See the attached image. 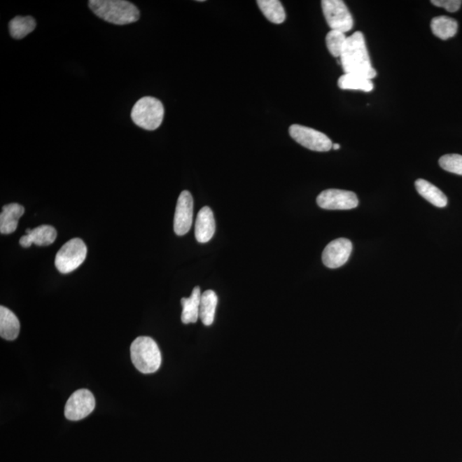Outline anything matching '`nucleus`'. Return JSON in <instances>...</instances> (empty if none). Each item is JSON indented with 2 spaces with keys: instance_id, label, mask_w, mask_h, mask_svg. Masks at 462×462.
Instances as JSON below:
<instances>
[{
  "instance_id": "4468645a",
  "label": "nucleus",
  "mask_w": 462,
  "mask_h": 462,
  "mask_svg": "<svg viewBox=\"0 0 462 462\" xmlns=\"http://www.w3.org/2000/svg\"><path fill=\"white\" fill-rule=\"evenodd\" d=\"M25 209L20 204L10 203L4 206L0 214V232L4 234L13 233L18 226L19 219Z\"/></svg>"
},
{
  "instance_id": "a878e982",
  "label": "nucleus",
  "mask_w": 462,
  "mask_h": 462,
  "mask_svg": "<svg viewBox=\"0 0 462 462\" xmlns=\"http://www.w3.org/2000/svg\"><path fill=\"white\" fill-rule=\"evenodd\" d=\"M332 148H333L334 150H338V149H340V145H339V144H333V146H332Z\"/></svg>"
},
{
  "instance_id": "412c9836",
  "label": "nucleus",
  "mask_w": 462,
  "mask_h": 462,
  "mask_svg": "<svg viewBox=\"0 0 462 462\" xmlns=\"http://www.w3.org/2000/svg\"><path fill=\"white\" fill-rule=\"evenodd\" d=\"M338 87L344 90L371 92L374 88L371 80L356 74H344L338 79Z\"/></svg>"
},
{
  "instance_id": "f03ea898",
  "label": "nucleus",
  "mask_w": 462,
  "mask_h": 462,
  "mask_svg": "<svg viewBox=\"0 0 462 462\" xmlns=\"http://www.w3.org/2000/svg\"><path fill=\"white\" fill-rule=\"evenodd\" d=\"M88 6L97 17L115 25L130 24L140 18L138 8L125 0H90Z\"/></svg>"
},
{
  "instance_id": "dca6fc26",
  "label": "nucleus",
  "mask_w": 462,
  "mask_h": 462,
  "mask_svg": "<svg viewBox=\"0 0 462 462\" xmlns=\"http://www.w3.org/2000/svg\"><path fill=\"white\" fill-rule=\"evenodd\" d=\"M202 295L200 288L196 286L192 290L190 298H182L181 300V303H182L183 306V313L181 319H182V322L185 325L196 323L200 318V304Z\"/></svg>"
},
{
  "instance_id": "ddd939ff",
  "label": "nucleus",
  "mask_w": 462,
  "mask_h": 462,
  "mask_svg": "<svg viewBox=\"0 0 462 462\" xmlns=\"http://www.w3.org/2000/svg\"><path fill=\"white\" fill-rule=\"evenodd\" d=\"M216 223L213 211L210 207L204 206L200 210L195 222V234L200 244H206L214 237Z\"/></svg>"
},
{
  "instance_id": "f257e3e1",
  "label": "nucleus",
  "mask_w": 462,
  "mask_h": 462,
  "mask_svg": "<svg viewBox=\"0 0 462 462\" xmlns=\"http://www.w3.org/2000/svg\"><path fill=\"white\" fill-rule=\"evenodd\" d=\"M340 63L345 74H356L370 80L377 76L376 69L372 66L370 60L364 34L360 31L346 38Z\"/></svg>"
},
{
  "instance_id": "f8f14e48",
  "label": "nucleus",
  "mask_w": 462,
  "mask_h": 462,
  "mask_svg": "<svg viewBox=\"0 0 462 462\" xmlns=\"http://www.w3.org/2000/svg\"><path fill=\"white\" fill-rule=\"evenodd\" d=\"M57 236V230L51 225H41L33 230L27 229L25 236L19 240L22 248H29L32 244L37 246H49L55 241Z\"/></svg>"
},
{
  "instance_id": "b1692460",
  "label": "nucleus",
  "mask_w": 462,
  "mask_h": 462,
  "mask_svg": "<svg viewBox=\"0 0 462 462\" xmlns=\"http://www.w3.org/2000/svg\"><path fill=\"white\" fill-rule=\"evenodd\" d=\"M439 165L446 172L462 176V155L446 154L439 160Z\"/></svg>"
},
{
  "instance_id": "1a4fd4ad",
  "label": "nucleus",
  "mask_w": 462,
  "mask_h": 462,
  "mask_svg": "<svg viewBox=\"0 0 462 462\" xmlns=\"http://www.w3.org/2000/svg\"><path fill=\"white\" fill-rule=\"evenodd\" d=\"M317 204L326 210H350L359 205V200L354 192L330 188L318 195Z\"/></svg>"
},
{
  "instance_id": "2eb2a0df",
  "label": "nucleus",
  "mask_w": 462,
  "mask_h": 462,
  "mask_svg": "<svg viewBox=\"0 0 462 462\" xmlns=\"http://www.w3.org/2000/svg\"><path fill=\"white\" fill-rule=\"evenodd\" d=\"M20 332V322L13 312L0 307V336L7 341H14Z\"/></svg>"
},
{
  "instance_id": "0eeeda50",
  "label": "nucleus",
  "mask_w": 462,
  "mask_h": 462,
  "mask_svg": "<svg viewBox=\"0 0 462 462\" xmlns=\"http://www.w3.org/2000/svg\"><path fill=\"white\" fill-rule=\"evenodd\" d=\"M288 132L298 144L312 151L328 152L332 148V141L326 134L309 127L293 125Z\"/></svg>"
},
{
  "instance_id": "6e6552de",
  "label": "nucleus",
  "mask_w": 462,
  "mask_h": 462,
  "mask_svg": "<svg viewBox=\"0 0 462 462\" xmlns=\"http://www.w3.org/2000/svg\"><path fill=\"white\" fill-rule=\"evenodd\" d=\"M95 407V399L92 392L80 388L69 396L64 407V415L69 421H77L88 417Z\"/></svg>"
},
{
  "instance_id": "6ab92c4d",
  "label": "nucleus",
  "mask_w": 462,
  "mask_h": 462,
  "mask_svg": "<svg viewBox=\"0 0 462 462\" xmlns=\"http://www.w3.org/2000/svg\"><path fill=\"white\" fill-rule=\"evenodd\" d=\"M217 305L218 296L214 290H206L203 293L200 298V318L204 326L213 325Z\"/></svg>"
},
{
  "instance_id": "7ed1b4c3",
  "label": "nucleus",
  "mask_w": 462,
  "mask_h": 462,
  "mask_svg": "<svg viewBox=\"0 0 462 462\" xmlns=\"http://www.w3.org/2000/svg\"><path fill=\"white\" fill-rule=\"evenodd\" d=\"M130 354L133 365L144 374H151L160 368V349L151 337H137L130 346Z\"/></svg>"
},
{
  "instance_id": "f3484780",
  "label": "nucleus",
  "mask_w": 462,
  "mask_h": 462,
  "mask_svg": "<svg viewBox=\"0 0 462 462\" xmlns=\"http://www.w3.org/2000/svg\"><path fill=\"white\" fill-rule=\"evenodd\" d=\"M416 190L419 195L425 198L427 202L433 204L437 207H445L448 204V199L446 195L438 188L434 186L428 181L418 179L415 182Z\"/></svg>"
},
{
  "instance_id": "9d476101",
  "label": "nucleus",
  "mask_w": 462,
  "mask_h": 462,
  "mask_svg": "<svg viewBox=\"0 0 462 462\" xmlns=\"http://www.w3.org/2000/svg\"><path fill=\"white\" fill-rule=\"evenodd\" d=\"M352 249V242L349 239L338 238L330 242L322 254L323 265L330 269L342 267L349 260Z\"/></svg>"
},
{
  "instance_id": "9b49d317",
  "label": "nucleus",
  "mask_w": 462,
  "mask_h": 462,
  "mask_svg": "<svg viewBox=\"0 0 462 462\" xmlns=\"http://www.w3.org/2000/svg\"><path fill=\"white\" fill-rule=\"evenodd\" d=\"M194 214V200L190 192L184 190L177 200L174 217V231L177 236H184L190 230Z\"/></svg>"
},
{
  "instance_id": "4be33fe9",
  "label": "nucleus",
  "mask_w": 462,
  "mask_h": 462,
  "mask_svg": "<svg viewBox=\"0 0 462 462\" xmlns=\"http://www.w3.org/2000/svg\"><path fill=\"white\" fill-rule=\"evenodd\" d=\"M36 27V21L34 18L28 17H15L9 23L10 36L17 40H21L32 33Z\"/></svg>"
},
{
  "instance_id": "423d86ee",
  "label": "nucleus",
  "mask_w": 462,
  "mask_h": 462,
  "mask_svg": "<svg viewBox=\"0 0 462 462\" xmlns=\"http://www.w3.org/2000/svg\"><path fill=\"white\" fill-rule=\"evenodd\" d=\"M321 6L326 22L331 30L349 32L354 27V19L342 0H323Z\"/></svg>"
},
{
  "instance_id": "aec40b11",
  "label": "nucleus",
  "mask_w": 462,
  "mask_h": 462,
  "mask_svg": "<svg viewBox=\"0 0 462 462\" xmlns=\"http://www.w3.org/2000/svg\"><path fill=\"white\" fill-rule=\"evenodd\" d=\"M257 5L268 21L281 24L286 20V13L279 0H259Z\"/></svg>"
},
{
  "instance_id": "20e7f679",
  "label": "nucleus",
  "mask_w": 462,
  "mask_h": 462,
  "mask_svg": "<svg viewBox=\"0 0 462 462\" xmlns=\"http://www.w3.org/2000/svg\"><path fill=\"white\" fill-rule=\"evenodd\" d=\"M164 115L163 104L153 97H144L134 104L131 118L136 125L146 130H155L162 125Z\"/></svg>"
},
{
  "instance_id": "39448f33",
  "label": "nucleus",
  "mask_w": 462,
  "mask_h": 462,
  "mask_svg": "<svg viewBox=\"0 0 462 462\" xmlns=\"http://www.w3.org/2000/svg\"><path fill=\"white\" fill-rule=\"evenodd\" d=\"M88 248L82 239L73 238L56 254L55 265L63 274L74 272L86 260Z\"/></svg>"
},
{
  "instance_id": "393cba45",
  "label": "nucleus",
  "mask_w": 462,
  "mask_h": 462,
  "mask_svg": "<svg viewBox=\"0 0 462 462\" xmlns=\"http://www.w3.org/2000/svg\"><path fill=\"white\" fill-rule=\"evenodd\" d=\"M431 4L438 7L444 8L449 13H456L460 9L462 1L461 0H433Z\"/></svg>"
},
{
  "instance_id": "a211bd4d",
  "label": "nucleus",
  "mask_w": 462,
  "mask_h": 462,
  "mask_svg": "<svg viewBox=\"0 0 462 462\" xmlns=\"http://www.w3.org/2000/svg\"><path fill=\"white\" fill-rule=\"evenodd\" d=\"M430 29L435 36L441 40H448L456 36L458 31V22L454 18L440 15L431 20Z\"/></svg>"
},
{
  "instance_id": "5701e85b",
  "label": "nucleus",
  "mask_w": 462,
  "mask_h": 462,
  "mask_svg": "<svg viewBox=\"0 0 462 462\" xmlns=\"http://www.w3.org/2000/svg\"><path fill=\"white\" fill-rule=\"evenodd\" d=\"M346 38L344 33L337 30H330L327 34L326 41V46L330 53L335 57H340L342 50H344Z\"/></svg>"
}]
</instances>
